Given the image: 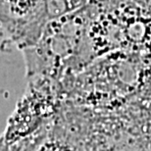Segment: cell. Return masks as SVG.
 I'll return each mask as SVG.
<instances>
[{
    "instance_id": "1",
    "label": "cell",
    "mask_w": 151,
    "mask_h": 151,
    "mask_svg": "<svg viewBox=\"0 0 151 151\" xmlns=\"http://www.w3.org/2000/svg\"><path fill=\"white\" fill-rule=\"evenodd\" d=\"M145 151H151V146H150V147H148V148H147Z\"/></svg>"
}]
</instances>
